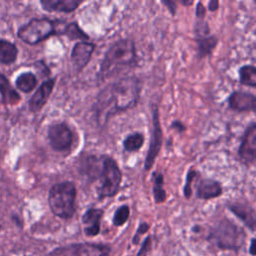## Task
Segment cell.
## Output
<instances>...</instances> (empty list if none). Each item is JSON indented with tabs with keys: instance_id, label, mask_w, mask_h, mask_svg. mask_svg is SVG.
<instances>
[{
	"instance_id": "cell-26",
	"label": "cell",
	"mask_w": 256,
	"mask_h": 256,
	"mask_svg": "<svg viewBox=\"0 0 256 256\" xmlns=\"http://www.w3.org/2000/svg\"><path fill=\"white\" fill-rule=\"evenodd\" d=\"M129 214H130V209L127 205H122L120 206L113 217V223L115 226H121L123 225L127 219L129 218Z\"/></svg>"
},
{
	"instance_id": "cell-13",
	"label": "cell",
	"mask_w": 256,
	"mask_h": 256,
	"mask_svg": "<svg viewBox=\"0 0 256 256\" xmlns=\"http://www.w3.org/2000/svg\"><path fill=\"white\" fill-rule=\"evenodd\" d=\"M55 85V78L48 79L47 81L43 82L39 88L36 90V92L32 95V97L29 100V110L31 112H37L39 111L47 102L49 99V96L54 88Z\"/></svg>"
},
{
	"instance_id": "cell-6",
	"label": "cell",
	"mask_w": 256,
	"mask_h": 256,
	"mask_svg": "<svg viewBox=\"0 0 256 256\" xmlns=\"http://www.w3.org/2000/svg\"><path fill=\"white\" fill-rule=\"evenodd\" d=\"M57 33V24L48 18H33L18 29V37L29 45H35Z\"/></svg>"
},
{
	"instance_id": "cell-24",
	"label": "cell",
	"mask_w": 256,
	"mask_h": 256,
	"mask_svg": "<svg viewBox=\"0 0 256 256\" xmlns=\"http://www.w3.org/2000/svg\"><path fill=\"white\" fill-rule=\"evenodd\" d=\"M144 143V136L141 133H133L128 135L123 141V147L127 152L138 151Z\"/></svg>"
},
{
	"instance_id": "cell-1",
	"label": "cell",
	"mask_w": 256,
	"mask_h": 256,
	"mask_svg": "<svg viewBox=\"0 0 256 256\" xmlns=\"http://www.w3.org/2000/svg\"><path fill=\"white\" fill-rule=\"evenodd\" d=\"M140 81L134 76L108 84L100 91L93 106L97 123L105 124L111 116L135 106L140 96Z\"/></svg>"
},
{
	"instance_id": "cell-18",
	"label": "cell",
	"mask_w": 256,
	"mask_h": 256,
	"mask_svg": "<svg viewBox=\"0 0 256 256\" xmlns=\"http://www.w3.org/2000/svg\"><path fill=\"white\" fill-rule=\"evenodd\" d=\"M0 94L4 104L15 105L20 101L19 94L11 86L9 80L0 72Z\"/></svg>"
},
{
	"instance_id": "cell-7",
	"label": "cell",
	"mask_w": 256,
	"mask_h": 256,
	"mask_svg": "<svg viewBox=\"0 0 256 256\" xmlns=\"http://www.w3.org/2000/svg\"><path fill=\"white\" fill-rule=\"evenodd\" d=\"M109 247L93 243H76L57 247L52 250L49 256H107Z\"/></svg>"
},
{
	"instance_id": "cell-30",
	"label": "cell",
	"mask_w": 256,
	"mask_h": 256,
	"mask_svg": "<svg viewBox=\"0 0 256 256\" xmlns=\"http://www.w3.org/2000/svg\"><path fill=\"white\" fill-rule=\"evenodd\" d=\"M205 13H206V9L205 7L203 6L202 3H198L197 4V7H196V16L198 19H203L204 16H205Z\"/></svg>"
},
{
	"instance_id": "cell-15",
	"label": "cell",
	"mask_w": 256,
	"mask_h": 256,
	"mask_svg": "<svg viewBox=\"0 0 256 256\" xmlns=\"http://www.w3.org/2000/svg\"><path fill=\"white\" fill-rule=\"evenodd\" d=\"M102 210L96 208L88 209L82 216V224L84 233L88 236H95L100 231V220Z\"/></svg>"
},
{
	"instance_id": "cell-27",
	"label": "cell",
	"mask_w": 256,
	"mask_h": 256,
	"mask_svg": "<svg viewBox=\"0 0 256 256\" xmlns=\"http://www.w3.org/2000/svg\"><path fill=\"white\" fill-rule=\"evenodd\" d=\"M197 173L194 169H190L187 173V176H186V181H185V186H184V195L185 197L188 199L190 198L191 194H192V187H191V184L193 182V180L195 179Z\"/></svg>"
},
{
	"instance_id": "cell-2",
	"label": "cell",
	"mask_w": 256,
	"mask_h": 256,
	"mask_svg": "<svg viewBox=\"0 0 256 256\" xmlns=\"http://www.w3.org/2000/svg\"><path fill=\"white\" fill-rule=\"evenodd\" d=\"M136 63L134 42L130 39H121L114 42L106 51L100 66V76L106 79L132 67Z\"/></svg>"
},
{
	"instance_id": "cell-19",
	"label": "cell",
	"mask_w": 256,
	"mask_h": 256,
	"mask_svg": "<svg viewBox=\"0 0 256 256\" xmlns=\"http://www.w3.org/2000/svg\"><path fill=\"white\" fill-rule=\"evenodd\" d=\"M196 43H197L198 56L200 58H203L207 55H210L213 52V50L215 49L218 43V39L213 35L199 36L196 39Z\"/></svg>"
},
{
	"instance_id": "cell-23",
	"label": "cell",
	"mask_w": 256,
	"mask_h": 256,
	"mask_svg": "<svg viewBox=\"0 0 256 256\" xmlns=\"http://www.w3.org/2000/svg\"><path fill=\"white\" fill-rule=\"evenodd\" d=\"M164 179L161 173H154V180H153V196L156 203H162L166 200V192L163 188Z\"/></svg>"
},
{
	"instance_id": "cell-20",
	"label": "cell",
	"mask_w": 256,
	"mask_h": 256,
	"mask_svg": "<svg viewBox=\"0 0 256 256\" xmlns=\"http://www.w3.org/2000/svg\"><path fill=\"white\" fill-rule=\"evenodd\" d=\"M18 50L15 44L7 41L0 40V63L11 64L17 58Z\"/></svg>"
},
{
	"instance_id": "cell-8",
	"label": "cell",
	"mask_w": 256,
	"mask_h": 256,
	"mask_svg": "<svg viewBox=\"0 0 256 256\" xmlns=\"http://www.w3.org/2000/svg\"><path fill=\"white\" fill-rule=\"evenodd\" d=\"M47 135L50 145L55 151L68 150L73 143V132L65 123L52 124L48 128Z\"/></svg>"
},
{
	"instance_id": "cell-22",
	"label": "cell",
	"mask_w": 256,
	"mask_h": 256,
	"mask_svg": "<svg viewBox=\"0 0 256 256\" xmlns=\"http://www.w3.org/2000/svg\"><path fill=\"white\" fill-rule=\"evenodd\" d=\"M239 78L242 85L256 88V66H242L239 69Z\"/></svg>"
},
{
	"instance_id": "cell-10",
	"label": "cell",
	"mask_w": 256,
	"mask_h": 256,
	"mask_svg": "<svg viewBox=\"0 0 256 256\" xmlns=\"http://www.w3.org/2000/svg\"><path fill=\"white\" fill-rule=\"evenodd\" d=\"M240 159L248 164L256 160V124L248 127L238 149Z\"/></svg>"
},
{
	"instance_id": "cell-5",
	"label": "cell",
	"mask_w": 256,
	"mask_h": 256,
	"mask_svg": "<svg viewBox=\"0 0 256 256\" xmlns=\"http://www.w3.org/2000/svg\"><path fill=\"white\" fill-rule=\"evenodd\" d=\"M99 187L98 196L100 199L114 196L120 186L122 174L118 164L111 157H104L101 161L100 170H98Z\"/></svg>"
},
{
	"instance_id": "cell-31",
	"label": "cell",
	"mask_w": 256,
	"mask_h": 256,
	"mask_svg": "<svg viewBox=\"0 0 256 256\" xmlns=\"http://www.w3.org/2000/svg\"><path fill=\"white\" fill-rule=\"evenodd\" d=\"M249 253L252 256H256V238H252L249 246Z\"/></svg>"
},
{
	"instance_id": "cell-29",
	"label": "cell",
	"mask_w": 256,
	"mask_h": 256,
	"mask_svg": "<svg viewBox=\"0 0 256 256\" xmlns=\"http://www.w3.org/2000/svg\"><path fill=\"white\" fill-rule=\"evenodd\" d=\"M148 229H149V225H148L147 223H145V222L141 223V224L139 225V227H138V229H137V231H136V233H135L133 239H132V242H133L134 244H137V243L139 242L140 236H141L142 234L146 233V232L148 231Z\"/></svg>"
},
{
	"instance_id": "cell-17",
	"label": "cell",
	"mask_w": 256,
	"mask_h": 256,
	"mask_svg": "<svg viewBox=\"0 0 256 256\" xmlns=\"http://www.w3.org/2000/svg\"><path fill=\"white\" fill-rule=\"evenodd\" d=\"M82 1L77 0H42L40 1L41 6L46 11L54 12H73L78 8Z\"/></svg>"
},
{
	"instance_id": "cell-28",
	"label": "cell",
	"mask_w": 256,
	"mask_h": 256,
	"mask_svg": "<svg viewBox=\"0 0 256 256\" xmlns=\"http://www.w3.org/2000/svg\"><path fill=\"white\" fill-rule=\"evenodd\" d=\"M151 244H152L151 237L150 236L146 237L145 240L143 241L138 253H137V256H146L151 250Z\"/></svg>"
},
{
	"instance_id": "cell-11",
	"label": "cell",
	"mask_w": 256,
	"mask_h": 256,
	"mask_svg": "<svg viewBox=\"0 0 256 256\" xmlns=\"http://www.w3.org/2000/svg\"><path fill=\"white\" fill-rule=\"evenodd\" d=\"M95 45L86 41L77 42L71 52V61L77 72H80L91 59Z\"/></svg>"
},
{
	"instance_id": "cell-21",
	"label": "cell",
	"mask_w": 256,
	"mask_h": 256,
	"mask_svg": "<svg viewBox=\"0 0 256 256\" xmlns=\"http://www.w3.org/2000/svg\"><path fill=\"white\" fill-rule=\"evenodd\" d=\"M16 87L21 90L24 93H28L30 91H32L37 84V80L36 77L33 73L31 72H24L22 74H20L16 81H15Z\"/></svg>"
},
{
	"instance_id": "cell-33",
	"label": "cell",
	"mask_w": 256,
	"mask_h": 256,
	"mask_svg": "<svg viewBox=\"0 0 256 256\" xmlns=\"http://www.w3.org/2000/svg\"><path fill=\"white\" fill-rule=\"evenodd\" d=\"M172 127H174L175 129H177V130H179V131H184V130H185L184 125H183L181 122H179V121H174V122L172 123Z\"/></svg>"
},
{
	"instance_id": "cell-3",
	"label": "cell",
	"mask_w": 256,
	"mask_h": 256,
	"mask_svg": "<svg viewBox=\"0 0 256 256\" xmlns=\"http://www.w3.org/2000/svg\"><path fill=\"white\" fill-rule=\"evenodd\" d=\"M245 232L228 219L219 221L209 232L208 240L220 250L238 251L245 243Z\"/></svg>"
},
{
	"instance_id": "cell-14",
	"label": "cell",
	"mask_w": 256,
	"mask_h": 256,
	"mask_svg": "<svg viewBox=\"0 0 256 256\" xmlns=\"http://www.w3.org/2000/svg\"><path fill=\"white\" fill-rule=\"evenodd\" d=\"M229 209L250 230L254 231L256 229V211L249 204L234 202L229 205Z\"/></svg>"
},
{
	"instance_id": "cell-32",
	"label": "cell",
	"mask_w": 256,
	"mask_h": 256,
	"mask_svg": "<svg viewBox=\"0 0 256 256\" xmlns=\"http://www.w3.org/2000/svg\"><path fill=\"white\" fill-rule=\"evenodd\" d=\"M218 6H219V2L218 1H210L209 4H208V9L210 11H215L218 9Z\"/></svg>"
},
{
	"instance_id": "cell-4",
	"label": "cell",
	"mask_w": 256,
	"mask_h": 256,
	"mask_svg": "<svg viewBox=\"0 0 256 256\" xmlns=\"http://www.w3.org/2000/svg\"><path fill=\"white\" fill-rule=\"evenodd\" d=\"M76 187L74 183L65 181L57 183L50 188L48 203L54 215L68 219L75 213Z\"/></svg>"
},
{
	"instance_id": "cell-25",
	"label": "cell",
	"mask_w": 256,
	"mask_h": 256,
	"mask_svg": "<svg viewBox=\"0 0 256 256\" xmlns=\"http://www.w3.org/2000/svg\"><path fill=\"white\" fill-rule=\"evenodd\" d=\"M61 34L66 35L71 40H76V39H82V40L85 39L86 40V39H88V36L83 33V31L79 28V26L75 22L66 25L65 28L62 30Z\"/></svg>"
},
{
	"instance_id": "cell-16",
	"label": "cell",
	"mask_w": 256,
	"mask_h": 256,
	"mask_svg": "<svg viewBox=\"0 0 256 256\" xmlns=\"http://www.w3.org/2000/svg\"><path fill=\"white\" fill-rule=\"evenodd\" d=\"M222 194V186L212 179H201L196 187V196L202 200L219 197Z\"/></svg>"
},
{
	"instance_id": "cell-9",
	"label": "cell",
	"mask_w": 256,
	"mask_h": 256,
	"mask_svg": "<svg viewBox=\"0 0 256 256\" xmlns=\"http://www.w3.org/2000/svg\"><path fill=\"white\" fill-rule=\"evenodd\" d=\"M152 133H151V139H150V145L148 148V153L145 158L144 168L145 170L151 169V167L154 164V161L156 157L159 154V151L161 149L162 145V129L159 121V113L157 107H154L153 110V119H152Z\"/></svg>"
},
{
	"instance_id": "cell-12",
	"label": "cell",
	"mask_w": 256,
	"mask_h": 256,
	"mask_svg": "<svg viewBox=\"0 0 256 256\" xmlns=\"http://www.w3.org/2000/svg\"><path fill=\"white\" fill-rule=\"evenodd\" d=\"M228 104L235 111H256V96L244 91H235L230 94Z\"/></svg>"
}]
</instances>
